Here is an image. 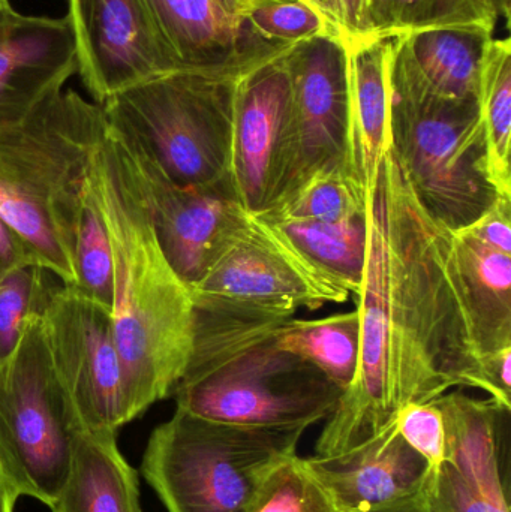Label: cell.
Returning <instances> with one entry per match:
<instances>
[{
	"instance_id": "cell-24",
	"label": "cell",
	"mask_w": 511,
	"mask_h": 512,
	"mask_svg": "<svg viewBox=\"0 0 511 512\" xmlns=\"http://www.w3.org/2000/svg\"><path fill=\"white\" fill-rule=\"evenodd\" d=\"M357 309L320 319L290 318L273 331L275 345L320 370L342 394L356 379L360 361Z\"/></svg>"
},
{
	"instance_id": "cell-41",
	"label": "cell",
	"mask_w": 511,
	"mask_h": 512,
	"mask_svg": "<svg viewBox=\"0 0 511 512\" xmlns=\"http://www.w3.org/2000/svg\"><path fill=\"white\" fill-rule=\"evenodd\" d=\"M510 2L511 0H494L498 12H500L501 17L506 18V20H509L510 17Z\"/></svg>"
},
{
	"instance_id": "cell-16",
	"label": "cell",
	"mask_w": 511,
	"mask_h": 512,
	"mask_svg": "<svg viewBox=\"0 0 511 512\" xmlns=\"http://www.w3.org/2000/svg\"><path fill=\"white\" fill-rule=\"evenodd\" d=\"M180 71L242 77L290 50L255 38L218 0H146ZM296 47V45H294Z\"/></svg>"
},
{
	"instance_id": "cell-39",
	"label": "cell",
	"mask_w": 511,
	"mask_h": 512,
	"mask_svg": "<svg viewBox=\"0 0 511 512\" xmlns=\"http://www.w3.org/2000/svg\"><path fill=\"white\" fill-rule=\"evenodd\" d=\"M15 14H17V11L12 8L9 0H0V29H2L5 24H8L9 20H11Z\"/></svg>"
},
{
	"instance_id": "cell-11",
	"label": "cell",
	"mask_w": 511,
	"mask_h": 512,
	"mask_svg": "<svg viewBox=\"0 0 511 512\" xmlns=\"http://www.w3.org/2000/svg\"><path fill=\"white\" fill-rule=\"evenodd\" d=\"M369 246L363 288L356 298L360 316L359 370L327 418L315 456L344 453L366 441L393 418L390 408L389 325H387L386 212L380 185L368 212Z\"/></svg>"
},
{
	"instance_id": "cell-30",
	"label": "cell",
	"mask_w": 511,
	"mask_h": 512,
	"mask_svg": "<svg viewBox=\"0 0 511 512\" xmlns=\"http://www.w3.org/2000/svg\"><path fill=\"white\" fill-rule=\"evenodd\" d=\"M243 20L255 38L273 45L294 47L326 36L344 41L338 24L305 0L257 3Z\"/></svg>"
},
{
	"instance_id": "cell-35",
	"label": "cell",
	"mask_w": 511,
	"mask_h": 512,
	"mask_svg": "<svg viewBox=\"0 0 511 512\" xmlns=\"http://www.w3.org/2000/svg\"><path fill=\"white\" fill-rule=\"evenodd\" d=\"M333 18L344 35V41L366 35L368 0H329Z\"/></svg>"
},
{
	"instance_id": "cell-25",
	"label": "cell",
	"mask_w": 511,
	"mask_h": 512,
	"mask_svg": "<svg viewBox=\"0 0 511 512\" xmlns=\"http://www.w3.org/2000/svg\"><path fill=\"white\" fill-rule=\"evenodd\" d=\"M371 204L362 182L350 165L342 162L315 171L269 209L254 216L272 222L344 224L368 218Z\"/></svg>"
},
{
	"instance_id": "cell-2",
	"label": "cell",
	"mask_w": 511,
	"mask_h": 512,
	"mask_svg": "<svg viewBox=\"0 0 511 512\" xmlns=\"http://www.w3.org/2000/svg\"><path fill=\"white\" fill-rule=\"evenodd\" d=\"M113 251V325L129 420L167 399L191 354L194 303L153 230L131 153L108 128L93 156Z\"/></svg>"
},
{
	"instance_id": "cell-21",
	"label": "cell",
	"mask_w": 511,
	"mask_h": 512,
	"mask_svg": "<svg viewBox=\"0 0 511 512\" xmlns=\"http://www.w3.org/2000/svg\"><path fill=\"white\" fill-rule=\"evenodd\" d=\"M452 248L471 339L483 366L486 358L511 348V255L462 231H453Z\"/></svg>"
},
{
	"instance_id": "cell-34",
	"label": "cell",
	"mask_w": 511,
	"mask_h": 512,
	"mask_svg": "<svg viewBox=\"0 0 511 512\" xmlns=\"http://www.w3.org/2000/svg\"><path fill=\"white\" fill-rule=\"evenodd\" d=\"M27 265H41V262L26 240L0 216V279Z\"/></svg>"
},
{
	"instance_id": "cell-36",
	"label": "cell",
	"mask_w": 511,
	"mask_h": 512,
	"mask_svg": "<svg viewBox=\"0 0 511 512\" xmlns=\"http://www.w3.org/2000/svg\"><path fill=\"white\" fill-rule=\"evenodd\" d=\"M363 512H432V510L431 505H429L428 495H426V489L423 487L419 493L410 496V498L402 499V501L386 505V507Z\"/></svg>"
},
{
	"instance_id": "cell-3",
	"label": "cell",
	"mask_w": 511,
	"mask_h": 512,
	"mask_svg": "<svg viewBox=\"0 0 511 512\" xmlns=\"http://www.w3.org/2000/svg\"><path fill=\"white\" fill-rule=\"evenodd\" d=\"M192 303L191 354L171 393L177 409L240 426L303 429L335 411L342 391L275 345L273 331L287 319Z\"/></svg>"
},
{
	"instance_id": "cell-19",
	"label": "cell",
	"mask_w": 511,
	"mask_h": 512,
	"mask_svg": "<svg viewBox=\"0 0 511 512\" xmlns=\"http://www.w3.org/2000/svg\"><path fill=\"white\" fill-rule=\"evenodd\" d=\"M399 36L363 35L345 42L351 164L371 203L384 155L392 147V71Z\"/></svg>"
},
{
	"instance_id": "cell-23",
	"label": "cell",
	"mask_w": 511,
	"mask_h": 512,
	"mask_svg": "<svg viewBox=\"0 0 511 512\" xmlns=\"http://www.w3.org/2000/svg\"><path fill=\"white\" fill-rule=\"evenodd\" d=\"M261 221L269 224L321 277L350 292L351 297H359L368 261V218L344 224Z\"/></svg>"
},
{
	"instance_id": "cell-10",
	"label": "cell",
	"mask_w": 511,
	"mask_h": 512,
	"mask_svg": "<svg viewBox=\"0 0 511 512\" xmlns=\"http://www.w3.org/2000/svg\"><path fill=\"white\" fill-rule=\"evenodd\" d=\"M191 294L194 300L215 306L285 319L299 309L317 310L351 297L321 277L254 215L248 230L216 259Z\"/></svg>"
},
{
	"instance_id": "cell-1",
	"label": "cell",
	"mask_w": 511,
	"mask_h": 512,
	"mask_svg": "<svg viewBox=\"0 0 511 512\" xmlns=\"http://www.w3.org/2000/svg\"><path fill=\"white\" fill-rule=\"evenodd\" d=\"M386 212L390 408L432 402L455 387L491 393L453 264L452 233L411 191L392 147L380 182Z\"/></svg>"
},
{
	"instance_id": "cell-42",
	"label": "cell",
	"mask_w": 511,
	"mask_h": 512,
	"mask_svg": "<svg viewBox=\"0 0 511 512\" xmlns=\"http://www.w3.org/2000/svg\"><path fill=\"white\" fill-rule=\"evenodd\" d=\"M218 2L221 3V5L224 6V8L227 9L228 12H230V9H228L227 0H218ZM230 14H231V12H230ZM231 15H233V14H231Z\"/></svg>"
},
{
	"instance_id": "cell-31",
	"label": "cell",
	"mask_w": 511,
	"mask_h": 512,
	"mask_svg": "<svg viewBox=\"0 0 511 512\" xmlns=\"http://www.w3.org/2000/svg\"><path fill=\"white\" fill-rule=\"evenodd\" d=\"M50 271L27 265L0 279V361L14 354L30 319L42 315L53 283Z\"/></svg>"
},
{
	"instance_id": "cell-32",
	"label": "cell",
	"mask_w": 511,
	"mask_h": 512,
	"mask_svg": "<svg viewBox=\"0 0 511 512\" xmlns=\"http://www.w3.org/2000/svg\"><path fill=\"white\" fill-rule=\"evenodd\" d=\"M401 438L423 457L431 471H438L447 459V430L437 403H407L395 412Z\"/></svg>"
},
{
	"instance_id": "cell-28",
	"label": "cell",
	"mask_w": 511,
	"mask_h": 512,
	"mask_svg": "<svg viewBox=\"0 0 511 512\" xmlns=\"http://www.w3.org/2000/svg\"><path fill=\"white\" fill-rule=\"evenodd\" d=\"M74 261L77 274L74 288L113 315V251L92 165L81 194L75 228Z\"/></svg>"
},
{
	"instance_id": "cell-8",
	"label": "cell",
	"mask_w": 511,
	"mask_h": 512,
	"mask_svg": "<svg viewBox=\"0 0 511 512\" xmlns=\"http://www.w3.org/2000/svg\"><path fill=\"white\" fill-rule=\"evenodd\" d=\"M41 316L30 319L14 354L0 361V468L18 499L50 508L84 427L54 372Z\"/></svg>"
},
{
	"instance_id": "cell-29",
	"label": "cell",
	"mask_w": 511,
	"mask_h": 512,
	"mask_svg": "<svg viewBox=\"0 0 511 512\" xmlns=\"http://www.w3.org/2000/svg\"><path fill=\"white\" fill-rule=\"evenodd\" d=\"M246 512H347L309 459L296 454L273 466Z\"/></svg>"
},
{
	"instance_id": "cell-38",
	"label": "cell",
	"mask_w": 511,
	"mask_h": 512,
	"mask_svg": "<svg viewBox=\"0 0 511 512\" xmlns=\"http://www.w3.org/2000/svg\"><path fill=\"white\" fill-rule=\"evenodd\" d=\"M264 2H285V0H227V5L231 14L243 18V15L246 14V11H248L251 6ZM305 2H308V0H305Z\"/></svg>"
},
{
	"instance_id": "cell-17",
	"label": "cell",
	"mask_w": 511,
	"mask_h": 512,
	"mask_svg": "<svg viewBox=\"0 0 511 512\" xmlns=\"http://www.w3.org/2000/svg\"><path fill=\"white\" fill-rule=\"evenodd\" d=\"M77 72L68 17L17 12L0 30V128L23 122Z\"/></svg>"
},
{
	"instance_id": "cell-9",
	"label": "cell",
	"mask_w": 511,
	"mask_h": 512,
	"mask_svg": "<svg viewBox=\"0 0 511 512\" xmlns=\"http://www.w3.org/2000/svg\"><path fill=\"white\" fill-rule=\"evenodd\" d=\"M45 345L86 432L119 433L131 423L113 315L77 288L54 286L41 316Z\"/></svg>"
},
{
	"instance_id": "cell-4",
	"label": "cell",
	"mask_w": 511,
	"mask_h": 512,
	"mask_svg": "<svg viewBox=\"0 0 511 512\" xmlns=\"http://www.w3.org/2000/svg\"><path fill=\"white\" fill-rule=\"evenodd\" d=\"M107 131L102 107L60 90L17 125L0 128V216L45 270L75 285L81 194Z\"/></svg>"
},
{
	"instance_id": "cell-6",
	"label": "cell",
	"mask_w": 511,
	"mask_h": 512,
	"mask_svg": "<svg viewBox=\"0 0 511 512\" xmlns=\"http://www.w3.org/2000/svg\"><path fill=\"white\" fill-rule=\"evenodd\" d=\"M306 430L222 423L176 408L150 435L141 474L167 512H246Z\"/></svg>"
},
{
	"instance_id": "cell-37",
	"label": "cell",
	"mask_w": 511,
	"mask_h": 512,
	"mask_svg": "<svg viewBox=\"0 0 511 512\" xmlns=\"http://www.w3.org/2000/svg\"><path fill=\"white\" fill-rule=\"evenodd\" d=\"M17 501L18 496L15 495L14 490L9 486L5 475H3L2 468H0V512H14Z\"/></svg>"
},
{
	"instance_id": "cell-7",
	"label": "cell",
	"mask_w": 511,
	"mask_h": 512,
	"mask_svg": "<svg viewBox=\"0 0 511 512\" xmlns=\"http://www.w3.org/2000/svg\"><path fill=\"white\" fill-rule=\"evenodd\" d=\"M392 89V150L411 191L437 224L470 227L500 197L489 179L480 101Z\"/></svg>"
},
{
	"instance_id": "cell-22",
	"label": "cell",
	"mask_w": 511,
	"mask_h": 512,
	"mask_svg": "<svg viewBox=\"0 0 511 512\" xmlns=\"http://www.w3.org/2000/svg\"><path fill=\"white\" fill-rule=\"evenodd\" d=\"M53 512H144L138 472L117 447L116 433L78 436L68 478Z\"/></svg>"
},
{
	"instance_id": "cell-27",
	"label": "cell",
	"mask_w": 511,
	"mask_h": 512,
	"mask_svg": "<svg viewBox=\"0 0 511 512\" xmlns=\"http://www.w3.org/2000/svg\"><path fill=\"white\" fill-rule=\"evenodd\" d=\"M480 111L489 179L500 197H511V44L492 39L483 65Z\"/></svg>"
},
{
	"instance_id": "cell-26",
	"label": "cell",
	"mask_w": 511,
	"mask_h": 512,
	"mask_svg": "<svg viewBox=\"0 0 511 512\" xmlns=\"http://www.w3.org/2000/svg\"><path fill=\"white\" fill-rule=\"evenodd\" d=\"M494 0H368L366 35L399 36L432 29H497Z\"/></svg>"
},
{
	"instance_id": "cell-5",
	"label": "cell",
	"mask_w": 511,
	"mask_h": 512,
	"mask_svg": "<svg viewBox=\"0 0 511 512\" xmlns=\"http://www.w3.org/2000/svg\"><path fill=\"white\" fill-rule=\"evenodd\" d=\"M239 78L170 72L110 96L101 107L138 164L180 188H210L231 183Z\"/></svg>"
},
{
	"instance_id": "cell-18",
	"label": "cell",
	"mask_w": 511,
	"mask_h": 512,
	"mask_svg": "<svg viewBox=\"0 0 511 512\" xmlns=\"http://www.w3.org/2000/svg\"><path fill=\"white\" fill-rule=\"evenodd\" d=\"M309 462L347 512L375 510L419 493L431 468L399 435L395 415L375 435L336 456Z\"/></svg>"
},
{
	"instance_id": "cell-13",
	"label": "cell",
	"mask_w": 511,
	"mask_h": 512,
	"mask_svg": "<svg viewBox=\"0 0 511 512\" xmlns=\"http://www.w3.org/2000/svg\"><path fill=\"white\" fill-rule=\"evenodd\" d=\"M290 50L246 72L234 90L231 183L252 215L279 197L290 164Z\"/></svg>"
},
{
	"instance_id": "cell-12",
	"label": "cell",
	"mask_w": 511,
	"mask_h": 512,
	"mask_svg": "<svg viewBox=\"0 0 511 512\" xmlns=\"http://www.w3.org/2000/svg\"><path fill=\"white\" fill-rule=\"evenodd\" d=\"M287 62L291 78L290 164L276 200L321 168L344 162L353 170L345 42L332 36L303 42L291 48Z\"/></svg>"
},
{
	"instance_id": "cell-40",
	"label": "cell",
	"mask_w": 511,
	"mask_h": 512,
	"mask_svg": "<svg viewBox=\"0 0 511 512\" xmlns=\"http://www.w3.org/2000/svg\"><path fill=\"white\" fill-rule=\"evenodd\" d=\"M308 2L311 3V5L314 6V8H317L318 11H321L323 12L324 15H327V17H329L330 20L335 21V18H333L332 14V8H330L329 0H308Z\"/></svg>"
},
{
	"instance_id": "cell-15",
	"label": "cell",
	"mask_w": 511,
	"mask_h": 512,
	"mask_svg": "<svg viewBox=\"0 0 511 512\" xmlns=\"http://www.w3.org/2000/svg\"><path fill=\"white\" fill-rule=\"evenodd\" d=\"M134 164L159 248L180 280L194 288L248 230L252 213L240 203L233 183L180 188L135 159Z\"/></svg>"
},
{
	"instance_id": "cell-14",
	"label": "cell",
	"mask_w": 511,
	"mask_h": 512,
	"mask_svg": "<svg viewBox=\"0 0 511 512\" xmlns=\"http://www.w3.org/2000/svg\"><path fill=\"white\" fill-rule=\"evenodd\" d=\"M78 74L96 104L159 75L180 71L146 0H68Z\"/></svg>"
},
{
	"instance_id": "cell-20",
	"label": "cell",
	"mask_w": 511,
	"mask_h": 512,
	"mask_svg": "<svg viewBox=\"0 0 511 512\" xmlns=\"http://www.w3.org/2000/svg\"><path fill=\"white\" fill-rule=\"evenodd\" d=\"M494 33L482 27H459L399 36L393 86L450 101H479Z\"/></svg>"
},
{
	"instance_id": "cell-33",
	"label": "cell",
	"mask_w": 511,
	"mask_h": 512,
	"mask_svg": "<svg viewBox=\"0 0 511 512\" xmlns=\"http://www.w3.org/2000/svg\"><path fill=\"white\" fill-rule=\"evenodd\" d=\"M459 231L488 248L511 255V197H498L476 222Z\"/></svg>"
}]
</instances>
